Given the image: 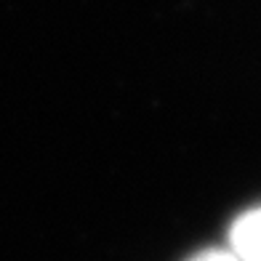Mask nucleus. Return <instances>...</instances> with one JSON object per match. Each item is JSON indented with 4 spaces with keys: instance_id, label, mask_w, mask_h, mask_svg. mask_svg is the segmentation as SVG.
Masks as SVG:
<instances>
[{
    "instance_id": "obj_1",
    "label": "nucleus",
    "mask_w": 261,
    "mask_h": 261,
    "mask_svg": "<svg viewBox=\"0 0 261 261\" xmlns=\"http://www.w3.org/2000/svg\"><path fill=\"white\" fill-rule=\"evenodd\" d=\"M229 243L240 261H261V208L248 211L234 221Z\"/></svg>"
},
{
    "instance_id": "obj_2",
    "label": "nucleus",
    "mask_w": 261,
    "mask_h": 261,
    "mask_svg": "<svg viewBox=\"0 0 261 261\" xmlns=\"http://www.w3.org/2000/svg\"><path fill=\"white\" fill-rule=\"evenodd\" d=\"M192 261H240V258L234 253H227V251H205V253L195 256Z\"/></svg>"
}]
</instances>
